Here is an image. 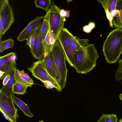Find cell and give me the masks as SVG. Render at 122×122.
<instances>
[{"label": "cell", "mask_w": 122, "mask_h": 122, "mask_svg": "<svg viewBox=\"0 0 122 122\" xmlns=\"http://www.w3.org/2000/svg\"><path fill=\"white\" fill-rule=\"evenodd\" d=\"M10 74L9 73L4 78L3 80L2 84L3 86H5L10 80Z\"/></svg>", "instance_id": "obj_32"}, {"label": "cell", "mask_w": 122, "mask_h": 122, "mask_svg": "<svg viewBox=\"0 0 122 122\" xmlns=\"http://www.w3.org/2000/svg\"><path fill=\"white\" fill-rule=\"evenodd\" d=\"M15 41L9 38L5 40L0 39V52H2L5 50L12 48L14 46Z\"/></svg>", "instance_id": "obj_22"}, {"label": "cell", "mask_w": 122, "mask_h": 122, "mask_svg": "<svg viewBox=\"0 0 122 122\" xmlns=\"http://www.w3.org/2000/svg\"><path fill=\"white\" fill-rule=\"evenodd\" d=\"M118 0H107V10L110 13L116 10V7Z\"/></svg>", "instance_id": "obj_26"}, {"label": "cell", "mask_w": 122, "mask_h": 122, "mask_svg": "<svg viewBox=\"0 0 122 122\" xmlns=\"http://www.w3.org/2000/svg\"><path fill=\"white\" fill-rule=\"evenodd\" d=\"M42 25L39 29L33 48L30 51L33 57L38 60H43L45 56V50L41 31Z\"/></svg>", "instance_id": "obj_10"}, {"label": "cell", "mask_w": 122, "mask_h": 122, "mask_svg": "<svg viewBox=\"0 0 122 122\" xmlns=\"http://www.w3.org/2000/svg\"><path fill=\"white\" fill-rule=\"evenodd\" d=\"M41 29L43 41L50 29V26L47 14L44 16Z\"/></svg>", "instance_id": "obj_20"}, {"label": "cell", "mask_w": 122, "mask_h": 122, "mask_svg": "<svg viewBox=\"0 0 122 122\" xmlns=\"http://www.w3.org/2000/svg\"><path fill=\"white\" fill-rule=\"evenodd\" d=\"M32 76L41 81H48L51 82L55 88L59 92L62 89L59 85L47 71L43 60H39L33 62L32 66L27 68Z\"/></svg>", "instance_id": "obj_6"}, {"label": "cell", "mask_w": 122, "mask_h": 122, "mask_svg": "<svg viewBox=\"0 0 122 122\" xmlns=\"http://www.w3.org/2000/svg\"><path fill=\"white\" fill-rule=\"evenodd\" d=\"M119 122H122V118L120 120H119L118 121Z\"/></svg>", "instance_id": "obj_38"}, {"label": "cell", "mask_w": 122, "mask_h": 122, "mask_svg": "<svg viewBox=\"0 0 122 122\" xmlns=\"http://www.w3.org/2000/svg\"><path fill=\"white\" fill-rule=\"evenodd\" d=\"M43 60L48 72L57 82V72L52 50L45 56Z\"/></svg>", "instance_id": "obj_12"}, {"label": "cell", "mask_w": 122, "mask_h": 122, "mask_svg": "<svg viewBox=\"0 0 122 122\" xmlns=\"http://www.w3.org/2000/svg\"><path fill=\"white\" fill-rule=\"evenodd\" d=\"M70 11L67 10L61 9L60 14L61 15L65 18H68L69 16Z\"/></svg>", "instance_id": "obj_30"}, {"label": "cell", "mask_w": 122, "mask_h": 122, "mask_svg": "<svg viewBox=\"0 0 122 122\" xmlns=\"http://www.w3.org/2000/svg\"><path fill=\"white\" fill-rule=\"evenodd\" d=\"M118 119L117 115L112 114H102L97 122H117Z\"/></svg>", "instance_id": "obj_24"}, {"label": "cell", "mask_w": 122, "mask_h": 122, "mask_svg": "<svg viewBox=\"0 0 122 122\" xmlns=\"http://www.w3.org/2000/svg\"><path fill=\"white\" fill-rule=\"evenodd\" d=\"M9 4L8 0H0V11L7 5Z\"/></svg>", "instance_id": "obj_31"}, {"label": "cell", "mask_w": 122, "mask_h": 122, "mask_svg": "<svg viewBox=\"0 0 122 122\" xmlns=\"http://www.w3.org/2000/svg\"><path fill=\"white\" fill-rule=\"evenodd\" d=\"M16 54L12 52L0 57V71L4 72L3 76L0 78L3 80L9 74L15 65L16 64L15 58Z\"/></svg>", "instance_id": "obj_9"}, {"label": "cell", "mask_w": 122, "mask_h": 122, "mask_svg": "<svg viewBox=\"0 0 122 122\" xmlns=\"http://www.w3.org/2000/svg\"><path fill=\"white\" fill-rule=\"evenodd\" d=\"M51 0H35L34 3L36 7L47 11L50 7Z\"/></svg>", "instance_id": "obj_23"}, {"label": "cell", "mask_w": 122, "mask_h": 122, "mask_svg": "<svg viewBox=\"0 0 122 122\" xmlns=\"http://www.w3.org/2000/svg\"><path fill=\"white\" fill-rule=\"evenodd\" d=\"M15 79L17 82L28 86L31 87L34 84V81L27 74L24 72L23 70L20 71L15 68L14 73Z\"/></svg>", "instance_id": "obj_13"}, {"label": "cell", "mask_w": 122, "mask_h": 122, "mask_svg": "<svg viewBox=\"0 0 122 122\" xmlns=\"http://www.w3.org/2000/svg\"><path fill=\"white\" fill-rule=\"evenodd\" d=\"M72 35L64 27L60 31L57 38L64 50L66 60L71 66L74 67L76 51L72 46L71 39Z\"/></svg>", "instance_id": "obj_5"}, {"label": "cell", "mask_w": 122, "mask_h": 122, "mask_svg": "<svg viewBox=\"0 0 122 122\" xmlns=\"http://www.w3.org/2000/svg\"><path fill=\"white\" fill-rule=\"evenodd\" d=\"M61 9L52 1L50 8L46 11L48 14L50 26V30L55 41L61 30L64 27L65 18L60 14Z\"/></svg>", "instance_id": "obj_4"}, {"label": "cell", "mask_w": 122, "mask_h": 122, "mask_svg": "<svg viewBox=\"0 0 122 122\" xmlns=\"http://www.w3.org/2000/svg\"><path fill=\"white\" fill-rule=\"evenodd\" d=\"M28 87L26 85L15 82L12 86L13 93L17 94L24 95L26 93Z\"/></svg>", "instance_id": "obj_21"}, {"label": "cell", "mask_w": 122, "mask_h": 122, "mask_svg": "<svg viewBox=\"0 0 122 122\" xmlns=\"http://www.w3.org/2000/svg\"><path fill=\"white\" fill-rule=\"evenodd\" d=\"M106 14L107 18L109 22L110 25V27L113 28V25L112 23V20L113 17L111 13L108 10L105 11Z\"/></svg>", "instance_id": "obj_28"}, {"label": "cell", "mask_w": 122, "mask_h": 122, "mask_svg": "<svg viewBox=\"0 0 122 122\" xmlns=\"http://www.w3.org/2000/svg\"><path fill=\"white\" fill-rule=\"evenodd\" d=\"M102 51L107 63L117 62L122 53V29L116 28L111 31L104 42Z\"/></svg>", "instance_id": "obj_2"}, {"label": "cell", "mask_w": 122, "mask_h": 122, "mask_svg": "<svg viewBox=\"0 0 122 122\" xmlns=\"http://www.w3.org/2000/svg\"><path fill=\"white\" fill-rule=\"evenodd\" d=\"M71 40L72 46L76 52L83 46L88 44L89 41L87 39H81L73 35Z\"/></svg>", "instance_id": "obj_17"}, {"label": "cell", "mask_w": 122, "mask_h": 122, "mask_svg": "<svg viewBox=\"0 0 122 122\" xmlns=\"http://www.w3.org/2000/svg\"><path fill=\"white\" fill-rule=\"evenodd\" d=\"M72 0H67V1L68 3L70 2Z\"/></svg>", "instance_id": "obj_37"}, {"label": "cell", "mask_w": 122, "mask_h": 122, "mask_svg": "<svg viewBox=\"0 0 122 122\" xmlns=\"http://www.w3.org/2000/svg\"><path fill=\"white\" fill-rule=\"evenodd\" d=\"M16 64H15L9 72L10 75V79L7 85L3 86L0 90V92L3 93L8 96H12L14 94L12 90L13 84L16 82L15 79L14 73Z\"/></svg>", "instance_id": "obj_14"}, {"label": "cell", "mask_w": 122, "mask_h": 122, "mask_svg": "<svg viewBox=\"0 0 122 122\" xmlns=\"http://www.w3.org/2000/svg\"><path fill=\"white\" fill-rule=\"evenodd\" d=\"M11 96L0 92V108L13 122H16L18 117V110L14 106Z\"/></svg>", "instance_id": "obj_8"}, {"label": "cell", "mask_w": 122, "mask_h": 122, "mask_svg": "<svg viewBox=\"0 0 122 122\" xmlns=\"http://www.w3.org/2000/svg\"><path fill=\"white\" fill-rule=\"evenodd\" d=\"M42 22H41L35 29L26 38V44L28 46L30 50H32L37 37L40 27L42 25Z\"/></svg>", "instance_id": "obj_19"}, {"label": "cell", "mask_w": 122, "mask_h": 122, "mask_svg": "<svg viewBox=\"0 0 122 122\" xmlns=\"http://www.w3.org/2000/svg\"><path fill=\"white\" fill-rule=\"evenodd\" d=\"M52 50L57 72L56 81L62 90L66 86L68 70L64 52L58 38L53 45Z\"/></svg>", "instance_id": "obj_3"}, {"label": "cell", "mask_w": 122, "mask_h": 122, "mask_svg": "<svg viewBox=\"0 0 122 122\" xmlns=\"http://www.w3.org/2000/svg\"><path fill=\"white\" fill-rule=\"evenodd\" d=\"M95 26L94 23L90 22L87 25L84 26L83 28V30L84 32L88 33L91 32V30L94 28Z\"/></svg>", "instance_id": "obj_27"}, {"label": "cell", "mask_w": 122, "mask_h": 122, "mask_svg": "<svg viewBox=\"0 0 122 122\" xmlns=\"http://www.w3.org/2000/svg\"><path fill=\"white\" fill-rule=\"evenodd\" d=\"M117 62L119 63V66L115 73V77L116 81L122 83V59L120 58Z\"/></svg>", "instance_id": "obj_25"}, {"label": "cell", "mask_w": 122, "mask_h": 122, "mask_svg": "<svg viewBox=\"0 0 122 122\" xmlns=\"http://www.w3.org/2000/svg\"><path fill=\"white\" fill-rule=\"evenodd\" d=\"M11 96L14 103L18 107L25 115L30 118L33 116L27 104L20 99L15 96L14 94Z\"/></svg>", "instance_id": "obj_15"}, {"label": "cell", "mask_w": 122, "mask_h": 122, "mask_svg": "<svg viewBox=\"0 0 122 122\" xmlns=\"http://www.w3.org/2000/svg\"><path fill=\"white\" fill-rule=\"evenodd\" d=\"M13 11L8 4L0 11V39L14 22Z\"/></svg>", "instance_id": "obj_7"}, {"label": "cell", "mask_w": 122, "mask_h": 122, "mask_svg": "<svg viewBox=\"0 0 122 122\" xmlns=\"http://www.w3.org/2000/svg\"><path fill=\"white\" fill-rule=\"evenodd\" d=\"M119 97L120 99L122 101V93L119 95Z\"/></svg>", "instance_id": "obj_36"}, {"label": "cell", "mask_w": 122, "mask_h": 122, "mask_svg": "<svg viewBox=\"0 0 122 122\" xmlns=\"http://www.w3.org/2000/svg\"><path fill=\"white\" fill-rule=\"evenodd\" d=\"M0 111L5 118L9 121L13 122L12 120L8 117L4 113L3 110L0 108Z\"/></svg>", "instance_id": "obj_34"}, {"label": "cell", "mask_w": 122, "mask_h": 122, "mask_svg": "<svg viewBox=\"0 0 122 122\" xmlns=\"http://www.w3.org/2000/svg\"><path fill=\"white\" fill-rule=\"evenodd\" d=\"M99 57L94 44H88L76 52L74 68L78 73L86 74L95 67Z\"/></svg>", "instance_id": "obj_1"}, {"label": "cell", "mask_w": 122, "mask_h": 122, "mask_svg": "<svg viewBox=\"0 0 122 122\" xmlns=\"http://www.w3.org/2000/svg\"><path fill=\"white\" fill-rule=\"evenodd\" d=\"M55 41L50 29L43 41L45 56L52 50L53 46Z\"/></svg>", "instance_id": "obj_18"}, {"label": "cell", "mask_w": 122, "mask_h": 122, "mask_svg": "<svg viewBox=\"0 0 122 122\" xmlns=\"http://www.w3.org/2000/svg\"><path fill=\"white\" fill-rule=\"evenodd\" d=\"M97 0L102 4V7L105 11L107 10V0Z\"/></svg>", "instance_id": "obj_33"}, {"label": "cell", "mask_w": 122, "mask_h": 122, "mask_svg": "<svg viewBox=\"0 0 122 122\" xmlns=\"http://www.w3.org/2000/svg\"><path fill=\"white\" fill-rule=\"evenodd\" d=\"M4 73V72L0 71V78H1L3 76Z\"/></svg>", "instance_id": "obj_35"}, {"label": "cell", "mask_w": 122, "mask_h": 122, "mask_svg": "<svg viewBox=\"0 0 122 122\" xmlns=\"http://www.w3.org/2000/svg\"><path fill=\"white\" fill-rule=\"evenodd\" d=\"M43 18V16H37L29 22L27 26L19 33L17 38V41L22 42L26 40L27 36L35 29Z\"/></svg>", "instance_id": "obj_11"}, {"label": "cell", "mask_w": 122, "mask_h": 122, "mask_svg": "<svg viewBox=\"0 0 122 122\" xmlns=\"http://www.w3.org/2000/svg\"><path fill=\"white\" fill-rule=\"evenodd\" d=\"M41 81L43 83L45 86L48 89H52L55 88V87L53 84L50 81Z\"/></svg>", "instance_id": "obj_29"}, {"label": "cell", "mask_w": 122, "mask_h": 122, "mask_svg": "<svg viewBox=\"0 0 122 122\" xmlns=\"http://www.w3.org/2000/svg\"><path fill=\"white\" fill-rule=\"evenodd\" d=\"M116 9L118 10L117 14L113 17L112 23L116 28L122 29V0H118Z\"/></svg>", "instance_id": "obj_16"}]
</instances>
